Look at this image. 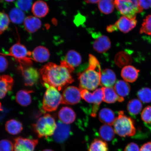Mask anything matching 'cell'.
Wrapping results in <instances>:
<instances>
[{
    "label": "cell",
    "instance_id": "cell-1",
    "mask_svg": "<svg viewBox=\"0 0 151 151\" xmlns=\"http://www.w3.org/2000/svg\"><path fill=\"white\" fill-rule=\"evenodd\" d=\"M74 70L75 68L64 60L61 62L60 65L49 62L41 68L39 72L43 84L53 86L60 91L73 82L71 73Z\"/></svg>",
    "mask_w": 151,
    "mask_h": 151
},
{
    "label": "cell",
    "instance_id": "cell-2",
    "mask_svg": "<svg viewBox=\"0 0 151 151\" xmlns=\"http://www.w3.org/2000/svg\"><path fill=\"white\" fill-rule=\"evenodd\" d=\"M88 66L86 70L79 74L80 89L93 90L101 85V68L95 56L90 54Z\"/></svg>",
    "mask_w": 151,
    "mask_h": 151
},
{
    "label": "cell",
    "instance_id": "cell-3",
    "mask_svg": "<svg viewBox=\"0 0 151 151\" xmlns=\"http://www.w3.org/2000/svg\"><path fill=\"white\" fill-rule=\"evenodd\" d=\"M113 125L115 133L120 137H132L136 133L133 120L126 116L123 111L119 112Z\"/></svg>",
    "mask_w": 151,
    "mask_h": 151
},
{
    "label": "cell",
    "instance_id": "cell-4",
    "mask_svg": "<svg viewBox=\"0 0 151 151\" xmlns=\"http://www.w3.org/2000/svg\"><path fill=\"white\" fill-rule=\"evenodd\" d=\"M57 127L54 119L50 114L44 115L37 120L33 127L36 134L39 138H46L54 134Z\"/></svg>",
    "mask_w": 151,
    "mask_h": 151
},
{
    "label": "cell",
    "instance_id": "cell-5",
    "mask_svg": "<svg viewBox=\"0 0 151 151\" xmlns=\"http://www.w3.org/2000/svg\"><path fill=\"white\" fill-rule=\"evenodd\" d=\"M47 90L43 100L42 108L45 112L55 111L62 104V97L58 91L53 86L43 84Z\"/></svg>",
    "mask_w": 151,
    "mask_h": 151
},
{
    "label": "cell",
    "instance_id": "cell-6",
    "mask_svg": "<svg viewBox=\"0 0 151 151\" xmlns=\"http://www.w3.org/2000/svg\"><path fill=\"white\" fill-rule=\"evenodd\" d=\"M114 4L121 14L130 19H136L137 14L143 11L139 0H115Z\"/></svg>",
    "mask_w": 151,
    "mask_h": 151
},
{
    "label": "cell",
    "instance_id": "cell-7",
    "mask_svg": "<svg viewBox=\"0 0 151 151\" xmlns=\"http://www.w3.org/2000/svg\"><path fill=\"white\" fill-rule=\"evenodd\" d=\"M5 55L12 56L20 63V67H23V65H29L32 63V58L30 57L32 53L19 42L13 45L9 49V54Z\"/></svg>",
    "mask_w": 151,
    "mask_h": 151
},
{
    "label": "cell",
    "instance_id": "cell-8",
    "mask_svg": "<svg viewBox=\"0 0 151 151\" xmlns=\"http://www.w3.org/2000/svg\"><path fill=\"white\" fill-rule=\"evenodd\" d=\"M80 90L82 99L87 102L93 104L91 115L95 117L97 116L100 105L103 101L104 93L102 88H98L92 93L87 90Z\"/></svg>",
    "mask_w": 151,
    "mask_h": 151
},
{
    "label": "cell",
    "instance_id": "cell-9",
    "mask_svg": "<svg viewBox=\"0 0 151 151\" xmlns=\"http://www.w3.org/2000/svg\"><path fill=\"white\" fill-rule=\"evenodd\" d=\"M137 23L136 19H130L125 16H122L114 24L107 26L106 29L109 33L119 30L123 33H127L136 26Z\"/></svg>",
    "mask_w": 151,
    "mask_h": 151
},
{
    "label": "cell",
    "instance_id": "cell-10",
    "mask_svg": "<svg viewBox=\"0 0 151 151\" xmlns=\"http://www.w3.org/2000/svg\"><path fill=\"white\" fill-rule=\"evenodd\" d=\"M62 97V104H76L80 101L82 98L81 90L74 86L68 87L64 90Z\"/></svg>",
    "mask_w": 151,
    "mask_h": 151
},
{
    "label": "cell",
    "instance_id": "cell-11",
    "mask_svg": "<svg viewBox=\"0 0 151 151\" xmlns=\"http://www.w3.org/2000/svg\"><path fill=\"white\" fill-rule=\"evenodd\" d=\"M92 37L95 38L92 45L96 51L99 53H104L111 48V41L106 36L101 35V34H93Z\"/></svg>",
    "mask_w": 151,
    "mask_h": 151
},
{
    "label": "cell",
    "instance_id": "cell-12",
    "mask_svg": "<svg viewBox=\"0 0 151 151\" xmlns=\"http://www.w3.org/2000/svg\"><path fill=\"white\" fill-rule=\"evenodd\" d=\"M38 143L37 139L18 137L14 139V151H35Z\"/></svg>",
    "mask_w": 151,
    "mask_h": 151
},
{
    "label": "cell",
    "instance_id": "cell-13",
    "mask_svg": "<svg viewBox=\"0 0 151 151\" xmlns=\"http://www.w3.org/2000/svg\"><path fill=\"white\" fill-rule=\"evenodd\" d=\"M23 75L24 84L27 86H32L38 81L40 73L37 69L30 67L24 68L20 67Z\"/></svg>",
    "mask_w": 151,
    "mask_h": 151
},
{
    "label": "cell",
    "instance_id": "cell-14",
    "mask_svg": "<svg viewBox=\"0 0 151 151\" xmlns=\"http://www.w3.org/2000/svg\"><path fill=\"white\" fill-rule=\"evenodd\" d=\"M56 124L57 127L53 138L56 142L62 143L66 140L70 134V127L69 124L60 121Z\"/></svg>",
    "mask_w": 151,
    "mask_h": 151
},
{
    "label": "cell",
    "instance_id": "cell-15",
    "mask_svg": "<svg viewBox=\"0 0 151 151\" xmlns=\"http://www.w3.org/2000/svg\"><path fill=\"white\" fill-rule=\"evenodd\" d=\"M116 81V75L112 70L107 68L101 72V85L103 87H112Z\"/></svg>",
    "mask_w": 151,
    "mask_h": 151
},
{
    "label": "cell",
    "instance_id": "cell-16",
    "mask_svg": "<svg viewBox=\"0 0 151 151\" xmlns=\"http://www.w3.org/2000/svg\"><path fill=\"white\" fill-rule=\"evenodd\" d=\"M139 72V70L133 66L127 65L123 68L121 75L126 82L132 83L137 81Z\"/></svg>",
    "mask_w": 151,
    "mask_h": 151
},
{
    "label": "cell",
    "instance_id": "cell-17",
    "mask_svg": "<svg viewBox=\"0 0 151 151\" xmlns=\"http://www.w3.org/2000/svg\"><path fill=\"white\" fill-rule=\"evenodd\" d=\"M14 84V79L9 75L0 76V99L4 98L12 90Z\"/></svg>",
    "mask_w": 151,
    "mask_h": 151
},
{
    "label": "cell",
    "instance_id": "cell-18",
    "mask_svg": "<svg viewBox=\"0 0 151 151\" xmlns=\"http://www.w3.org/2000/svg\"><path fill=\"white\" fill-rule=\"evenodd\" d=\"M58 116L61 122L69 124L75 121L76 118V114L70 107H64L60 109L58 112Z\"/></svg>",
    "mask_w": 151,
    "mask_h": 151
},
{
    "label": "cell",
    "instance_id": "cell-19",
    "mask_svg": "<svg viewBox=\"0 0 151 151\" xmlns=\"http://www.w3.org/2000/svg\"><path fill=\"white\" fill-rule=\"evenodd\" d=\"M32 60L40 63H44L50 58V52L48 49L42 46L37 47L32 53Z\"/></svg>",
    "mask_w": 151,
    "mask_h": 151
},
{
    "label": "cell",
    "instance_id": "cell-20",
    "mask_svg": "<svg viewBox=\"0 0 151 151\" xmlns=\"http://www.w3.org/2000/svg\"><path fill=\"white\" fill-rule=\"evenodd\" d=\"M24 23L26 31L30 33H35L41 28L42 25L41 21L38 18L32 16L26 18Z\"/></svg>",
    "mask_w": 151,
    "mask_h": 151
},
{
    "label": "cell",
    "instance_id": "cell-21",
    "mask_svg": "<svg viewBox=\"0 0 151 151\" xmlns=\"http://www.w3.org/2000/svg\"><path fill=\"white\" fill-rule=\"evenodd\" d=\"M104 93L103 101L108 104H112L118 101H123L124 98L120 97L113 87H102Z\"/></svg>",
    "mask_w": 151,
    "mask_h": 151
},
{
    "label": "cell",
    "instance_id": "cell-22",
    "mask_svg": "<svg viewBox=\"0 0 151 151\" xmlns=\"http://www.w3.org/2000/svg\"><path fill=\"white\" fill-rule=\"evenodd\" d=\"M32 11L36 17L43 18L48 14L49 8L48 5L45 1H38L34 3L32 6Z\"/></svg>",
    "mask_w": 151,
    "mask_h": 151
},
{
    "label": "cell",
    "instance_id": "cell-23",
    "mask_svg": "<svg viewBox=\"0 0 151 151\" xmlns=\"http://www.w3.org/2000/svg\"><path fill=\"white\" fill-rule=\"evenodd\" d=\"M99 118L101 122L110 126L113 125L116 118L114 112L107 108H103L100 111Z\"/></svg>",
    "mask_w": 151,
    "mask_h": 151
},
{
    "label": "cell",
    "instance_id": "cell-24",
    "mask_svg": "<svg viewBox=\"0 0 151 151\" xmlns=\"http://www.w3.org/2000/svg\"><path fill=\"white\" fill-rule=\"evenodd\" d=\"M33 91L22 90L19 91L16 95V100L19 104L22 106H27L31 104V93Z\"/></svg>",
    "mask_w": 151,
    "mask_h": 151
},
{
    "label": "cell",
    "instance_id": "cell-25",
    "mask_svg": "<svg viewBox=\"0 0 151 151\" xmlns=\"http://www.w3.org/2000/svg\"><path fill=\"white\" fill-rule=\"evenodd\" d=\"M5 129L10 134L16 135L19 134L23 129L22 124L19 121L12 119L7 122Z\"/></svg>",
    "mask_w": 151,
    "mask_h": 151
},
{
    "label": "cell",
    "instance_id": "cell-26",
    "mask_svg": "<svg viewBox=\"0 0 151 151\" xmlns=\"http://www.w3.org/2000/svg\"><path fill=\"white\" fill-rule=\"evenodd\" d=\"M113 88L119 96L124 98L129 95L131 91L129 84L123 80L118 81L114 84Z\"/></svg>",
    "mask_w": 151,
    "mask_h": 151
},
{
    "label": "cell",
    "instance_id": "cell-27",
    "mask_svg": "<svg viewBox=\"0 0 151 151\" xmlns=\"http://www.w3.org/2000/svg\"><path fill=\"white\" fill-rule=\"evenodd\" d=\"M65 60L69 65L75 68L81 65L82 59L81 55L78 52L74 50H70L66 54Z\"/></svg>",
    "mask_w": 151,
    "mask_h": 151
},
{
    "label": "cell",
    "instance_id": "cell-28",
    "mask_svg": "<svg viewBox=\"0 0 151 151\" xmlns=\"http://www.w3.org/2000/svg\"><path fill=\"white\" fill-rule=\"evenodd\" d=\"M114 129L110 125L104 124L101 126L99 130L100 137L104 141H110L115 137Z\"/></svg>",
    "mask_w": 151,
    "mask_h": 151
},
{
    "label": "cell",
    "instance_id": "cell-29",
    "mask_svg": "<svg viewBox=\"0 0 151 151\" xmlns=\"http://www.w3.org/2000/svg\"><path fill=\"white\" fill-rule=\"evenodd\" d=\"M9 18L13 23L19 24L24 22L25 19V14L23 11L16 7L11 10L9 12Z\"/></svg>",
    "mask_w": 151,
    "mask_h": 151
},
{
    "label": "cell",
    "instance_id": "cell-30",
    "mask_svg": "<svg viewBox=\"0 0 151 151\" xmlns=\"http://www.w3.org/2000/svg\"><path fill=\"white\" fill-rule=\"evenodd\" d=\"M127 109L128 112L132 116H137L142 109V103L139 99H132L128 103Z\"/></svg>",
    "mask_w": 151,
    "mask_h": 151
},
{
    "label": "cell",
    "instance_id": "cell-31",
    "mask_svg": "<svg viewBox=\"0 0 151 151\" xmlns=\"http://www.w3.org/2000/svg\"><path fill=\"white\" fill-rule=\"evenodd\" d=\"M98 3L100 11L104 14H111L114 10L115 6L113 0H100Z\"/></svg>",
    "mask_w": 151,
    "mask_h": 151
},
{
    "label": "cell",
    "instance_id": "cell-32",
    "mask_svg": "<svg viewBox=\"0 0 151 151\" xmlns=\"http://www.w3.org/2000/svg\"><path fill=\"white\" fill-rule=\"evenodd\" d=\"M88 151H109L108 145L104 141L96 139L90 145Z\"/></svg>",
    "mask_w": 151,
    "mask_h": 151
},
{
    "label": "cell",
    "instance_id": "cell-33",
    "mask_svg": "<svg viewBox=\"0 0 151 151\" xmlns=\"http://www.w3.org/2000/svg\"><path fill=\"white\" fill-rule=\"evenodd\" d=\"M137 96L141 102L150 103L151 102V89L148 88H141L138 91Z\"/></svg>",
    "mask_w": 151,
    "mask_h": 151
},
{
    "label": "cell",
    "instance_id": "cell-34",
    "mask_svg": "<svg viewBox=\"0 0 151 151\" xmlns=\"http://www.w3.org/2000/svg\"><path fill=\"white\" fill-rule=\"evenodd\" d=\"M10 22L8 15L4 12H0V35L7 29Z\"/></svg>",
    "mask_w": 151,
    "mask_h": 151
},
{
    "label": "cell",
    "instance_id": "cell-35",
    "mask_svg": "<svg viewBox=\"0 0 151 151\" xmlns=\"http://www.w3.org/2000/svg\"><path fill=\"white\" fill-rule=\"evenodd\" d=\"M140 33L151 35V14L147 16L143 21L140 30Z\"/></svg>",
    "mask_w": 151,
    "mask_h": 151
},
{
    "label": "cell",
    "instance_id": "cell-36",
    "mask_svg": "<svg viewBox=\"0 0 151 151\" xmlns=\"http://www.w3.org/2000/svg\"><path fill=\"white\" fill-rule=\"evenodd\" d=\"M33 0H17L16 5L17 7L24 12L29 10L32 6Z\"/></svg>",
    "mask_w": 151,
    "mask_h": 151
},
{
    "label": "cell",
    "instance_id": "cell-37",
    "mask_svg": "<svg viewBox=\"0 0 151 151\" xmlns=\"http://www.w3.org/2000/svg\"><path fill=\"white\" fill-rule=\"evenodd\" d=\"M141 118L146 123H151V106H148L143 109L141 113Z\"/></svg>",
    "mask_w": 151,
    "mask_h": 151
},
{
    "label": "cell",
    "instance_id": "cell-38",
    "mask_svg": "<svg viewBox=\"0 0 151 151\" xmlns=\"http://www.w3.org/2000/svg\"><path fill=\"white\" fill-rule=\"evenodd\" d=\"M14 145L8 139L0 141V151H14Z\"/></svg>",
    "mask_w": 151,
    "mask_h": 151
},
{
    "label": "cell",
    "instance_id": "cell-39",
    "mask_svg": "<svg viewBox=\"0 0 151 151\" xmlns=\"http://www.w3.org/2000/svg\"><path fill=\"white\" fill-rule=\"evenodd\" d=\"M8 62L7 59L3 55H0V73L5 71L8 67Z\"/></svg>",
    "mask_w": 151,
    "mask_h": 151
},
{
    "label": "cell",
    "instance_id": "cell-40",
    "mask_svg": "<svg viewBox=\"0 0 151 151\" xmlns=\"http://www.w3.org/2000/svg\"><path fill=\"white\" fill-rule=\"evenodd\" d=\"M139 147L136 143L131 142L128 144L124 151H139Z\"/></svg>",
    "mask_w": 151,
    "mask_h": 151
},
{
    "label": "cell",
    "instance_id": "cell-41",
    "mask_svg": "<svg viewBox=\"0 0 151 151\" xmlns=\"http://www.w3.org/2000/svg\"><path fill=\"white\" fill-rule=\"evenodd\" d=\"M139 6L143 10L151 7V0H139Z\"/></svg>",
    "mask_w": 151,
    "mask_h": 151
},
{
    "label": "cell",
    "instance_id": "cell-42",
    "mask_svg": "<svg viewBox=\"0 0 151 151\" xmlns=\"http://www.w3.org/2000/svg\"><path fill=\"white\" fill-rule=\"evenodd\" d=\"M139 151H151V141L143 144L141 147Z\"/></svg>",
    "mask_w": 151,
    "mask_h": 151
},
{
    "label": "cell",
    "instance_id": "cell-43",
    "mask_svg": "<svg viewBox=\"0 0 151 151\" xmlns=\"http://www.w3.org/2000/svg\"><path fill=\"white\" fill-rule=\"evenodd\" d=\"M100 0H84L86 3L88 4H95L99 2Z\"/></svg>",
    "mask_w": 151,
    "mask_h": 151
},
{
    "label": "cell",
    "instance_id": "cell-44",
    "mask_svg": "<svg viewBox=\"0 0 151 151\" xmlns=\"http://www.w3.org/2000/svg\"><path fill=\"white\" fill-rule=\"evenodd\" d=\"M4 1L8 2H11L14 1L15 0H4Z\"/></svg>",
    "mask_w": 151,
    "mask_h": 151
},
{
    "label": "cell",
    "instance_id": "cell-45",
    "mask_svg": "<svg viewBox=\"0 0 151 151\" xmlns=\"http://www.w3.org/2000/svg\"><path fill=\"white\" fill-rule=\"evenodd\" d=\"M43 151H54L52 150H50V149H46V150H43Z\"/></svg>",
    "mask_w": 151,
    "mask_h": 151
},
{
    "label": "cell",
    "instance_id": "cell-46",
    "mask_svg": "<svg viewBox=\"0 0 151 151\" xmlns=\"http://www.w3.org/2000/svg\"><path fill=\"white\" fill-rule=\"evenodd\" d=\"M0 1H1V0H0Z\"/></svg>",
    "mask_w": 151,
    "mask_h": 151
}]
</instances>
